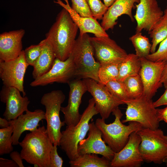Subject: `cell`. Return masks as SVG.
<instances>
[{
    "label": "cell",
    "mask_w": 167,
    "mask_h": 167,
    "mask_svg": "<svg viewBox=\"0 0 167 167\" xmlns=\"http://www.w3.org/2000/svg\"><path fill=\"white\" fill-rule=\"evenodd\" d=\"M98 113L92 98L89 100L88 105L81 114L78 123L75 126H67L66 129L61 132L59 146L70 161H74L79 157L77 151L79 143L85 138L89 131V121L94 116Z\"/></svg>",
    "instance_id": "5"
},
{
    "label": "cell",
    "mask_w": 167,
    "mask_h": 167,
    "mask_svg": "<svg viewBox=\"0 0 167 167\" xmlns=\"http://www.w3.org/2000/svg\"><path fill=\"white\" fill-rule=\"evenodd\" d=\"M41 54L33 67L32 75L34 79L44 74L52 67L55 59L53 48L48 40L45 38Z\"/></svg>",
    "instance_id": "23"
},
{
    "label": "cell",
    "mask_w": 167,
    "mask_h": 167,
    "mask_svg": "<svg viewBox=\"0 0 167 167\" xmlns=\"http://www.w3.org/2000/svg\"><path fill=\"white\" fill-rule=\"evenodd\" d=\"M120 63L113 62L100 65L98 71V83L105 85L109 82L116 80Z\"/></svg>",
    "instance_id": "27"
},
{
    "label": "cell",
    "mask_w": 167,
    "mask_h": 167,
    "mask_svg": "<svg viewBox=\"0 0 167 167\" xmlns=\"http://www.w3.org/2000/svg\"><path fill=\"white\" fill-rule=\"evenodd\" d=\"M94 56L100 65L113 62L121 63L126 57V51L108 36L91 37Z\"/></svg>",
    "instance_id": "12"
},
{
    "label": "cell",
    "mask_w": 167,
    "mask_h": 167,
    "mask_svg": "<svg viewBox=\"0 0 167 167\" xmlns=\"http://www.w3.org/2000/svg\"><path fill=\"white\" fill-rule=\"evenodd\" d=\"M89 126L88 137L80 141L78 145L77 151L79 156L86 154H100L111 161L114 152L105 144L102 139L101 131L94 122L89 123Z\"/></svg>",
    "instance_id": "18"
},
{
    "label": "cell",
    "mask_w": 167,
    "mask_h": 167,
    "mask_svg": "<svg viewBox=\"0 0 167 167\" xmlns=\"http://www.w3.org/2000/svg\"><path fill=\"white\" fill-rule=\"evenodd\" d=\"M112 114L115 116L114 122L107 124L105 120L97 118L95 124L101 131L102 138L114 152H119L125 146L131 134L137 132L143 127L138 122H129V125H126L121 121L123 114L117 108L113 111Z\"/></svg>",
    "instance_id": "3"
},
{
    "label": "cell",
    "mask_w": 167,
    "mask_h": 167,
    "mask_svg": "<svg viewBox=\"0 0 167 167\" xmlns=\"http://www.w3.org/2000/svg\"><path fill=\"white\" fill-rule=\"evenodd\" d=\"M95 102V107L102 119H106L114 110L124 103L110 92L105 85L91 78L83 79Z\"/></svg>",
    "instance_id": "9"
},
{
    "label": "cell",
    "mask_w": 167,
    "mask_h": 167,
    "mask_svg": "<svg viewBox=\"0 0 167 167\" xmlns=\"http://www.w3.org/2000/svg\"><path fill=\"white\" fill-rule=\"evenodd\" d=\"M65 99L62 91L55 90L44 94L41 100V104L45 108L47 133L53 145L57 146H60L61 128L65 124L64 121H61L59 116L61 105Z\"/></svg>",
    "instance_id": "7"
},
{
    "label": "cell",
    "mask_w": 167,
    "mask_h": 167,
    "mask_svg": "<svg viewBox=\"0 0 167 167\" xmlns=\"http://www.w3.org/2000/svg\"><path fill=\"white\" fill-rule=\"evenodd\" d=\"M57 145H53L50 153V167H62L63 161L58 155L57 151Z\"/></svg>",
    "instance_id": "36"
},
{
    "label": "cell",
    "mask_w": 167,
    "mask_h": 167,
    "mask_svg": "<svg viewBox=\"0 0 167 167\" xmlns=\"http://www.w3.org/2000/svg\"><path fill=\"white\" fill-rule=\"evenodd\" d=\"M140 0H116L104 14L101 25L105 30L112 29L117 23L118 18L122 15H126L132 21H135L132 14V9L135 3H139Z\"/></svg>",
    "instance_id": "21"
},
{
    "label": "cell",
    "mask_w": 167,
    "mask_h": 167,
    "mask_svg": "<svg viewBox=\"0 0 167 167\" xmlns=\"http://www.w3.org/2000/svg\"><path fill=\"white\" fill-rule=\"evenodd\" d=\"M163 17L167 19V6L164 12V15Z\"/></svg>",
    "instance_id": "44"
},
{
    "label": "cell",
    "mask_w": 167,
    "mask_h": 167,
    "mask_svg": "<svg viewBox=\"0 0 167 167\" xmlns=\"http://www.w3.org/2000/svg\"><path fill=\"white\" fill-rule=\"evenodd\" d=\"M141 139L139 150L144 161L161 164L167 157V135L158 128H143L137 132Z\"/></svg>",
    "instance_id": "6"
},
{
    "label": "cell",
    "mask_w": 167,
    "mask_h": 167,
    "mask_svg": "<svg viewBox=\"0 0 167 167\" xmlns=\"http://www.w3.org/2000/svg\"><path fill=\"white\" fill-rule=\"evenodd\" d=\"M19 144L22 159L35 167H50V153L53 143L44 126L27 134Z\"/></svg>",
    "instance_id": "2"
},
{
    "label": "cell",
    "mask_w": 167,
    "mask_h": 167,
    "mask_svg": "<svg viewBox=\"0 0 167 167\" xmlns=\"http://www.w3.org/2000/svg\"><path fill=\"white\" fill-rule=\"evenodd\" d=\"M166 105V107L163 109H157V118L159 122L163 121L164 118L167 115V105Z\"/></svg>",
    "instance_id": "41"
},
{
    "label": "cell",
    "mask_w": 167,
    "mask_h": 167,
    "mask_svg": "<svg viewBox=\"0 0 167 167\" xmlns=\"http://www.w3.org/2000/svg\"><path fill=\"white\" fill-rule=\"evenodd\" d=\"M153 104L156 108L163 105H167V88L160 97L156 101L153 102Z\"/></svg>",
    "instance_id": "38"
},
{
    "label": "cell",
    "mask_w": 167,
    "mask_h": 167,
    "mask_svg": "<svg viewBox=\"0 0 167 167\" xmlns=\"http://www.w3.org/2000/svg\"><path fill=\"white\" fill-rule=\"evenodd\" d=\"M14 127L9 126L0 129V155L10 154L13 151L12 136Z\"/></svg>",
    "instance_id": "30"
},
{
    "label": "cell",
    "mask_w": 167,
    "mask_h": 167,
    "mask_svg": "<svg viewBox=\"0 0 167 167\" xmlns=\"http://www.w3.org/2000/svg\"><path fill=\"white\" fill-rule=\"evenodd\" d=\"M166 161H167V157H166V159L165 160V162Z\"/></svg>",
    "instance_id": "46"
},
{
    "label": "cell",
    "mask_w": 167,
    "mask_h": 167,
    "mask_svg": "<svg viewBox=\"0 0 167 167\" xmlns=\"http://www.w3.org/2000/svg\"><path fill=\"white\" fill-rule=\"evenodd\" d=\"M163 121L167 123V115L164 118Z\"/></svg>",
    "instance_id": "45"
},
{
    "label": "cell",
    "mask_w": 167,
    "mask_h": 167,
    "mask_svg": "<svg viewBox=\"0 0 167 167\" xmlns=\"http://www.w3.org/2000/svg\"><path fill=\"white\" fill-rule=\"evenodd\" d=\"M141 67L139 75L143 88V95L152 99L162 85L161 79L165 62H153L140 58Z\"/></svg>",
    "instance_id": "13"
},
{
    "label": "cell",
    "mask_w": 167,
    "mask_h": 167,
    "mask_svg": "<svg viewBox=\"0 0 167 167\" xmlns=\"http://www.w3.org/2000/svg\"><path fill=\"white\" fill-rule=\"evenodd\" d=\"M92 12L93 17L96 19H102L108 9L101 0H86Z\"/></svg>",
    "instance_id": "33"
},
{
    "label": "cell",
    "mask_w": 167,
    "mask_h": 167,
    "mask_svg": "<svg viewBox=\"0 0 167 167\" xmlns=\"http://www.w3.org/2000/svg\"><path fill=\"white\" fill-rule=\"evenodd\" d=\"M141 64L140 58L135 54H128L120 64L117 80L122 82L128 77L139 75Z\"/></svg>",
    "instance_id": "24"
},
{
    "label": "cell",
    "mask_w": 167,
    "mask_h": 167,
    "mask_svg": "<svg viewBox=\"0 0 167 167\" xmlns=\"http://www.w3.org/2000/svg\"><path fill=\"white\" fill-rule=\"evenodd\" d=\"M29 65L26 62L24 50L16 58L10 61L0 60V77L3 85L18 89L23 96H26L24 79Z\"/></svg>",
    "instance_id": "11"
},
{
    "label": "cell",
    "mask_w": 167,
    "mask_h": 167,
    "mask_svg": "<svg viewBox=\"0 0 167 167\" xmlns=\"http://www.w3.org/2000/svg\"><path fill=\"white\" fill-rule=\"evenodd\" d=\"M135 6L136 10L134 17L137 22L135 33L145 30L149 33L162 18L164 12L157 0H140Z\"/></svg>",
    "instance_id": "14"
},
{
    "label": "cell",
    "mask_w": 167,
    "mask_h": 167,
    "mask_svg": "<svg viewBox=\"0 0 167 167\" xmlns=\"http://www.w3.org/2000/svg\"><path fill=\"white\" fill-rule=\"evenodd\" d=\"M127 105L126 118L122 122L124 123L135 122L140 123L143 128L155 129L158 128L157 109L153 104L152 99L143 95L135 98L130 99L124 101Z\"/></svg>",
    "instance_id": "8"
},
{
    "label": "cell",
    "mask_w": 167,
    "mask_h": 167,
    "mask_svg": "<svg viewBox=\"0 0 167 167\" xmlns=\"http://www.w3.org/2000/svg\"><path fill=\"white\" fill-rule=\"evenodd\" d=\"M105 85L113 95L123 102L129 99L122 81L114 80L109 82Z\"/></svg>",
    "instance_id": "31"
},
{
    "label": "cell",
    "mask_w": 167,
    "mask_h": 167,
    "mask_svg": "<svg viewBox=\"0 0 167 167\" xmlns=\"http://www.w3.org/2000/svg\"><path fill=\"white\" fill-rule=\"evenodd\" d=\"M75 79V68L71 54L65 61L56 58L47 72L34 79L30 84L32 87L45 86L54 83L68 84Z\"/></svg>",
    "instance_id": "10"
},
{
    "label": "cell",
    "mask_w": 167,
    "mask_h": 167,
    "mask_svg": "<svg viewBox=\"0 0 167 167\" xmlns=\"http://www.w3.org/2000/svg\"><path fill=\"white\" fill-rule=\"evenodd\" d=\"M158 49L146 57L153 62H166L167 61V37L160 43Z\"/></svg>",
    "instance_id": "34"
},
{
    "label": "cell",
    "mask_w": 167,
    "mask_h": 167,
    "mask_svg": "<svg viewBox=\"0 0 167 167\" xmlns=\"http://www.w3.org/2000/svg\"><path fill=\"white\" fill-rule=\"evenodd\" d=\"M10 157L19 167H24L20 154L16 151H12L10 153Z\"/></svg>",
    "instance_id": "37"
},
{
    "label": "cell",
    "mask_w": 167,
    "mask_h": 167,
    "mask_svg": "<svg viewBox=\"0 0 167 167\" xmlns=\"http://www.w3.org/2000/svg\"><path fill=\"white\" fill-rule=\"evenodd\" d=\"M139 57L146 58L150 54L152 44L148 38L142 35L141 32L135 33L129 38Z\"/></svg>",
    "instance_id": "26"
},
{
    "label": "cell",
    "mask_w": 167,
    "mask_h": 167,
    "mask_svg": "<svg viewBox=\"0 0 167 167\" xmlns=\"http://www.w3.org/2000/svg\"><path fill=\"white\" fill-rule=\"evenodd\" d=\"M70 91L68 104L62 107L61 111L64 115V122L67 126H75L79 121L81 114L79 112V106L83 95L87 91L83 79H75L68 84Z\"/></svg>",
    "instance_id": "16"
},
{
    "label": "cell",
    "mask_w": 167,
    "mask_h": 167,
    "mask_svg": "<svg viewBox=\"0 0 167 167\" xmlns=\"http://www.w3.org/2000/svg\"><path fill=\"white\" fill-rule=\"evenodd\" d=\"M149 34L152 39L150 52L153 53L156 51L157 45L167 37V19L163 17Z\"/></svg>",
    "instance_id": "28"
},
{
    "label": "cell",
    "mask_w": 167,
    "mask_h": 167,
    "mask_svg": "<svg viewBox=\"0 0 167 167\" xmlns=\"http://www.w3.org/2000/svg\"><path fill=\"white\" fill-rule=\"evenodd\" d=\"M17 88L3 85L0 92L1 102L5 104L3 116L9 121L15 119L28 110L30 101L26 96H22Z\"/></svg>",
    "instance_id": "17"
},
{
    "label": "cell",
    "mask_w": 167,
    "mask_h": 167,
    "mask_svg": "<svg viewBox=\"0 0 167 167\" xmlns=\"http://www.w3.org/2000/svg\"><path fill=\"white\" fill-rule=\"evenodd\" d=\"M78 29L69 13L63 8L45 35V38L52 45L56 58L65 61L69 58L74 47Z\"/></svg>",
    "instance_id": "1"
},
{
    "label": "cell",
    "mask_w": 167,
    "mask_h": 167,
    "mask_svg": "<svg viewBox=\"0 0 167 167\" xmlns=\"http://www.w3.org/2000/svg\"><path fill=\"white\" fill-rule=\"evenodd\" d=\"M17 164L12 160L0 158V167H18Z\"/></svg>",
    "instance_id": "39"
},
{
    "label": "cell",
    "mask_w": 167,
    "mask_h": 167,
    "mask_svg": "<svg viewBox=\"0 0 167 167\" xmlns=\"http://www.w3.org/2000/svg\"><path fill=\"white\" fill-rule=\"evenodd\" d=\"M44 42V39L37 45H32L24 50L25 61L29 66H33L39 57Z\"/></svg>",
    "instance_id": "32"
},
{
    "label": "cell",
    "mask_w": 167,
    "mask_h": 167,
    "mask_svg": "<svg viewBox=\"0 0 167 167\" xmlns=\"http://www.w3.org/2000/svg\"><path fill=\"white\" fill-rule=\"evenodd\" d=\"M71 8L83 17H93L86 0H71Z\"/></svg>",
    "instance_id": "35"
},
{
    "label": "cell",
    "mask_w": 167,
    "mask_h": 167,
    "mask_svg": "<svg viewBox=\"0 0 167 167\" xmlns=\"http://www.w3.org/2000/svg\"><path fill=\"white\" fill-rule=\"evenodd\" d=\"M43 119H45V112L41 109H36L33 111L28 110L25 114L10 120L11 124L14 127L12 136V144H19V139L22 133L27 131L31 132L36 130L39 126L40 122Z\"/></svg>",
    "instance_id": "20"
},
{
    "label": "cell",
    "mask_w": 167,
    "mask_h": 167,
    "mask_svg": "<svg viewBox=\"0 0 167 167\" xmlns=\"http://www.w3.org/2000/svg\"><path fill=\"white\" fill-rule=\"evenodd\" d=\"M166 162H167V163H166V166L167 167V161H166Z\"/></svg>",
    "instance_id": "47"
},
{
    "label": "cell",
    "mask_w": 167,
    "mask_h": 167,
    "mask_svg": "<svg viewBox=\"0 0 167 167\" xmlns=\"http://www.w3.org/2000/svg\"><path fill=\"white\" fill-rule=\"evenodd\" d=\"M111 161L96 154H86L79 156L75 160L69 161L71 167H109Z\"/></svg>",
    "instance_id": "25"
},
{
    "label": "cell",
    "mask_w": 167,
    "mask_h": 167,
    "mask_svg": "<svg viewBox=\"0 0 167 167\" xmlns=\"http://www.w3.org/2000/svg\"><path fill=\"white\" fill-rule=\"evenodd\" d=\"M141 139L137 132L132 133L125 146L114 152L111 161V167H139L144 160L139 150Z\"/></svg>",
    "instance_id": "15"
},
{
    "label": "cell",
    "mask_w": 167,
    "mask_h": 167,
    "mask_svg": "<svg viewBox=\"0 0 167 167\" xmlns=\"http://www.w3.org/2000/svg\"><path fill=\"white\" fill-rule=\"evenodd\" d=\"M161 82L165 88H167V61L165 62L161 75Z\"/></svg>",
    "instance_id": "40"
},
{
    "label": "cell",
    "mask_w": 167,
    "mask_h": 167,
    "mask_svg": "<svg viewBox=\"0 0 167 167\" xmlns=\"http://www.w3.org/2000/svg\"><path fill=\"white\" fill-rule=\"evenodd\" d=\"M116 0H103L104 3L108 8Z\"/></svg>",
    "instance_id": "43"
},
{
    "label": "cell",
    "mask_w": 167,
    "mask_h": 167,
    "mask_svg": "<svg viewBox=\"0 0 167 167\" xmlns=\"http://www.w3.org/2000/svg\"><path fill=\"white\" fill-rule=\"evenodd\" d=\"M11 125V121H9L5 118H0V127L1 128L8 127Z\"/></svg>",
    "instance_id": "42"
},
{
    "label": "cell",
    "mask_w": 167,
    "mask_h": 167,
    "mask_svg": "<svg viewBox=\"0 0 167 167\" xmlns=\"http://www.w3.org/2000/svg\"><path fill=\"white\" fill-rule=\"evenodd\" d=\"M130 99H135L143 95V88L139 75L130 76L122 81Z\"/></svg>",
    "instance_id": "29"
},
{
    "label": "cell",
    "mask_w": 167,
    "mask_h": 167,
    "mask_svg": "<svg viewBox=\"0 0 167 167\" xmlns=\"http://www.w3.org/2000/svg\"><path fill=\"white\" fill-rule=\"evenodd\" d=\"M65 1L66 4L60 0H57L56 2L66 9L69 13L73 20L79 29V34L90 33L94 34L95 36H109L97 19L94 17L80 16L72 9L68 0Z\"/></svg>",
    "instance_id": "22"
},
{
    "label": "cell",
    "mask_w": 167,
    "mask_h": 167,
    "mask_svg": "<svg viewBox=\"0 0 167 167\" xmlns=\"http://www.w3.org/2000/svg\"><path fill=\"white\" fill-rule=\"evenodd\" d=\"M25 31L22 29L5 32L0 35V60L14 59L22 51V39Z\"/></svg>",
    "instance_id": "19"
},
{
    "label": "cell",
    "mask_w": 167,
    "mask_h": 167,
    "mask_svg": "<svg viewBox=\"0 0 167 167\" xmlns=\"http://www.w3.org/2000/svg\"><path fill=\"white\" fill-rule=\"evenodd\" d=\"M90 38L87 33L79 34L71 54L75 68V79L91 78L98 82L100 64L94 58V51Z\"/></svg>",
    "instance_id": "4"
}]
</instances>
